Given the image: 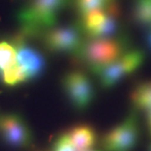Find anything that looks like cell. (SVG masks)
Listing matches in <instances>:
<instances>
[{
  "instance_id": "1",
  "label": "cell",
  "mask_w": 151,
  "mask_h": 151,
  "mask_svg": "<svg viewBox=\"0 0 151 151\" xmlns=\"http://www.w3.org/2000/svg\"><path fill=\"white\" fill-rule=\"evenodd\" d=\"M129 49V38L127 34L111 37H86L73 56L93 74L120 58Z\"/></svg>"
},
{
  "instance_id": "2",
  "label": "cell",
  "mask_w": 151,
  "mask_h": 151,
  "mask_svg": "<svg viewBox=\"0 0 151 151\" xmlns=\"http://www.w3.org/2000/svg\"><path fill=\"white\" fill-rule=\"evenodd\" d=\"M73 0H29L18 13L20 32L27 38H39L53 28L57 17Z\"/></svg>"
},
{
  "instance_id": "3",
  "label": "cell",
  "mask_w": 151,
  "mask_h": 151,
  "mask_svg": "<svg viewBox=\"0 0 151 151\" xmlns=\"http://www.w3.org/2000/svg\"><path fill=\"white\" fill-rule=\"evenodd\" d=\"M44 47L51 53H67L74 56L86 39L80 22L53 27L40 37Z\"/></svg>"
},
{
  "instance_id": "4",
  "label": "cell",
  "mask_w": 151,
  "mask_h": 151,
  "mask_svg": "<svg viewBox=\"0 0 151 151\" xmlns=\"http://www.w3.org/2000/svg\"><path fill=\"white\" fill-rule=\"evenodd\" d=\"M120 11L116 1L107 7L81 17L78 21L86 37H103L117 35Z\"/></svg>"
},
{
  "instance_id": "5",
  "label": "cell",
  "mask_w": 151,
  "mask_h": 151,
  "mask_svg": "<svg viewBox=\"0 0 151 151\" xmlns=\"http://www.w3.org/2000/svg\"><path fill=\"white\" fill-rule=\"evenodd\" d=\"M144 53L139 49H129L116 61L98 71V81L103 88H112L121 80L134 73L143 63Z\"/></svg>"
},
{
  "instance_id": "6",
  "label": "cell",
  "mask_w": 151,
  "mask_h": 151,
  "mask_svg": "<svg viewBox=\"0 0 151 151\" xmlns=\"http://www.w3.org/2000/svg\"><path fill=\"white\" fill-rule=\"evenodd\" d=\"M138 137L137 117L132 112L122 123L104 134L101 144L105 151H131L137 145Z\"/></svg>"
},
{
  "instance_id": "7",
  "label": "cell",
  "mask_w": 151,
  "mask_h": 151,
  "mask_svg": "<svg viewBox=\"0 0 151 151\" xmlns=\"http://www.w3.org/2000/svg\"><path fill=\"white\" fill-rule=\"evenodd\" d=\"M0 137L13 149H28L32 145V132L23 117L16 113L0 115Z\"/></svg>"
},
{
  "instance_id": "8",
  "label": "cell",
  "mask_w": 151,
  "mask_h": 151,
  "mask_svg": "<svg viewBox=\"0 0 151 151\" xmlns=\"http://www.w3.org/2000/svg\"><path fill=\"white\" fill-rule=\"evenodd\" d=\"M62 86L75 109L83 111L94 99V88L88 77L81 71H70L62 78Z\"/></svg>"
},
{
  "instance_id": "9",
  "label": "cell",
  "mask_w": 151,
  "mask_h": 151,
  "mask_svg": "<svg viewBox=\"0 0 151 151\" xmlns=\"http://www.w3.org/2000/svg\"><path fill=\"white\" fill-rule=\"evenodd\" d=\"M17 47V64L25 70L29 81L38 78L46 68V61L37 48L28 44V38L21 32L13 37Z\"/></svg>"
},
{
  "instance_id": "10",
  "label": "cell",
  "mask_w": 151,
  "mask_h": 151,
  "mask_svg": "<svg viewBox=\"0 0 151 151\" xmlns=\"http://www.w3.org/2000/svg\"><path fill=\"white\" fill-rule=\"evenodd\" d=\"M67 132L77 151H88L96 143V132L88 125H78Z\"/></svg>"
},
{
  "instance_id": "11",
  "label": "cell",
  "mask_w": 151,
  "mask_h": 151,
  "mask_svg": "<svg viewBox=\"0 0 151 151\" xmlns=\"http://www.w3.org/2000/svg\"><path fill=\"white\" fill-rule=\"evenodd\" d=\"M17 64V47L13 37L0 39V81L3 74Z\"/></svg>"
},
{
  "instance_id": "12",
  "label": "cell",
  "mask_w": 151,
  "mask_h": 151,
  "mask_svg": "<svg viewBox=\"0 0 151 151\" xmlns=\"http://www.w3.org/2000/svg\"><path fill=\"white\" fill-rule=\"evenodd\" d=\"M135 109L148 111L151 109V81H144L134 87L131 95Z\"/></svg>"
},
{
  "instance_id": "13",
  "label": "cell",
  "mask_w": 151,
  "mask_h": 151,
  "mask_svg": "<svg viewBox=\"0 0 151 151\" xmlns=\"http://www.w3.org/2000/svg\"><path fill=\"white\" fill-rule=\"evenodd\" d=\"M132 18L138 26L151 28V0H134Z\"/></svg>"
},
{
  "instance_id": "14",
  "label": "cell",
  "mask_w": 151,
  "mask_h": 151,
  "mask_svg": "<svg viewBox=\"0 0 151 151\" xmlns=\"http://www.w3.org/2000/svg\"><path fill=\"white\" fill-rule=\"evenodd\" d=\"M116 0H73V5L80 17L90 13L92 11L103 9Z\"/></svg>"
},
{
  "instance_id": "15",
  "label": "cell",
  "mask_w": 151,
  "mask_h": 151,
  "mask_svg": "<svg viewBox=\"0 0 151 151\" xmlns=\"http://www.w3.org/2000/svg\"><path fill=\"white\" fill-rule=\"evenodd\" d=\"M52 151H77L69 137L68 132H63L59 134L54 140L52 145Z\"/></svg>"
},
{
  "instance_id": "16",
  "label": "cell",
  "mask_w": 151,
  "mask_h": 151,
  "mask_svg": "<svg viewBox=\"0 0 151 151\" xmlns=\"http://www.w3.org/2000/svg\"><path fill=\"white\" fill-rule=\"evenodd\" d=\"M146 123H147V128H148L149 132L151 134V109L146 111Z\"/></svg>"
},
{
  "instance_id": "17",
  "label": "cell",
  "mask_w": 151,
  "mask_h": 151,
  "mask_svg": "<svg viewBox=\"0 0 151 151\" xmlns=\"http://www.w3.org/2000/svg\"><path fill=\"white\" fill-rule=\"evenodd\" d=\"M146 42H147V45H148L149 49L151 50V28H150V31L148 32V34H147V37H146Z\"/></svg>"
},
{
  "instance_id": "18",
  "label": "cell",
  "mask_w": 151,
  "mask_h": 151,
  "mask_svg": "<svg viewBox=\"0 0 151 151\" xmlns=\"http://www.w3.org/2000/svg\"><path fill=\"white\" fill-rule=\"evenodd\" d=\"M149 151H151V144H150V146H149Z\"/></svg>"
},
{
  "instance_id": "19",
  "label": "cell",
  "mask_w": 151,
  "mask_h": 151,
  "mask_svg": "<svg viewBox=\"0 0 151 151\" xmlns=\"http://www.w3.org/2000/svg\"><path fill=\"white\" fill-rule=\"evenodd\" d=\"M89 151H96V150H89Z\"/></svg>"
}]
</instances>
